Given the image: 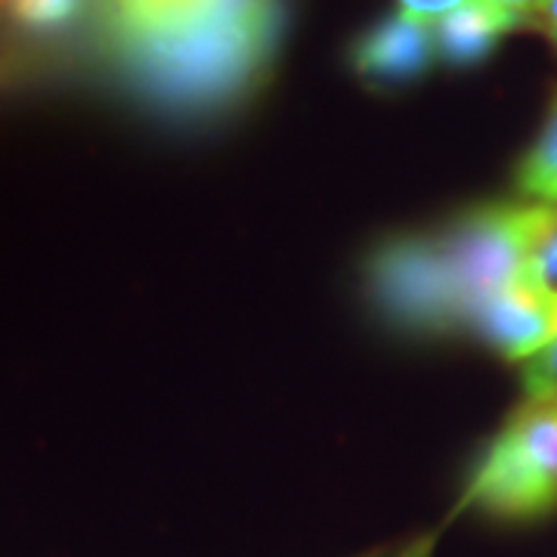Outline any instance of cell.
<instances>
[{"instance_id":"6da1fadb","label":"cell","mask_w":557,"mask_h":557,"mask_svg":"<svg viewBox=\"0 0 557 557\" xmlns=\"http://www.w3.org/2000/svg\"><path fill=\"white\" fill-rule=\"evenodd\" d=\"M121 75L143 100L205 115L267 78L285 32V0H106Z\"/></svg>"},{"instance_id":"7a4b0ae2","label":"cell","mask_w":557,"mask_h":557,"mask_svg":"<svg viewBox=\"0 0 557 557\" xmlns=\"http://www.w3.org/2000/svg\"><path fill=\"white\" fill-rule=\"evenodd\" d=\"M552 214V205L536 201H490L434 233L468 329L486 300L527 276L533 248Z\"/></svg>"},{"instance_id":"3957f363","label":"cell","mask_w":557,"mask_h":557,"mask_svg":"<svg viewBox=\"0 0 557 557\" xmlns=\"http://www.w3.org/2000/svg\"><path fill=\"white\" fill-rule=\"evenodd\" d=\"M498 520H542L557 511V403L527 399L505 421L468 483L461 508Z\"/></svg>"},{"instance_id":"277c9868","label":"cell","mask_w":557,"mask_h":557,"mask_svg":"<svg viewBox=\"0 0 557 557\" xmlns=\"http://www.w3.org/2000/svg\"><path fill=\"white\" fill-rule=\"evenodd\" d=\"M369 298L381 317L409 335H449L468 329L434 233L384 239L366 260Z\"/></svg>"},{"instance_id":"5b68a950","label":"cell","mask_w":557,"mask_h":557,"mask_svg":"<svg viewBox=\"0 0 557 557\" xmlns=\"http://www.w3.org/2000/svg\"><path fill=\"white\" fill-rule=\"evenodd\" d=\"M471 329L498 357L527 362L557 338V292L536 278H518L480 307Z\"/></svg>"},{"instance_id":"8992f818","label":"cell","mask_w":557,"mask_h":557,"mask_svg":"<svg viewBox=\"0 0 557 557\" xmlns=\"http://www.w3.org/2000/svg\"><path fill=\"white\" fill-rule=\"evenodd\" d=\"M437 60L434 25L391 13L350 44V69L369 87H406L421 81Z\"/></svg>"},{"instance_id":"52a82bcc","label":"cell","mask_w":557,"mask_h":557,"mask_svg":"<svg viewBox=\"0 0 557 557\" xmlns=\"http://www.w3.org/2000/svg\"><path fill=\"white\" fill-rule=\"evenodd\" d=\"M520 28H533V22L490 0H468L434 25L437 60L449 69H474L490 60L498 44Z\"/></svg>"},{"instance_id":"ba28073f","label":"cell","mask_w":557,"mask_h":557,"mask_svg":"<svg viewBox=\"0 0 557 557\" xmlns=\"http://www.w3.org/2000/svg\"><path fill=\"white\" fill-rule=\"evenodd\" d=\"M515 183L523 201L557 208V94L552 97L548 115L542 121L536 139L520 159Z\"/></svg>"},{"instance_id":"9c48e42d","label":"cell","mask_w":557,"mask_h":557,"mask_svg":"<svg viewBox=\"0 0 557 557\" xmlns=\"http://www.w3.org/2000/svg\"><path fill=\"white\" fill-rule=\"evenodd\" d=\"M0 10L25 32H60L78 20L84 0H0Z\"/></svg>"},{"instance_id":"30bf717a","label":"cell","mask_w":557,"mask_h":557,"mask_svg":"<svg viewBox=\"0 0 557 557\" xmlns=\"http://www.w3.org/2000/svg\"><path fill=\"white\" fill-rule=\"evenodd\" d=\"M520 384H523L527 399L557 403V338L542 354H536V357L523 362Z\"/></svg>"},{"instance_id":"8fae6325","label":"cell","mask_w":557,"mask_h":557,"mask_svg":"<svg viewBox=\"0 0 557 557\" xmlns=\"http://www.w3.org/2000/svg\"><path fill=\"white\" fill-rule=\"evenodd\" d=\"M527 276L536 278L539 285L555 288L557 292V208L555 214H552V220H548V226H545V233L539 236L536 248H533V258H530Z\"/></svg>"},{"instance_id":"7c38bea8","label":"cell","mask_w":557,"mask_h":557,"mask_svg":"<svg viewBox=\"0 0 557 557\" xmlns=\"http://www.w3.org/2000/svg\"><path fill=\"white\" fill-rule=\"evenodd\" d=\"M399 13L412 16V20L424 22V25H437L443 16H449L453 10H458L468 0H397Z\"/></svg>"},{"instance_id":"4fadbf2b","label":"cell","mask_w":557,"mask_h":557,"mask_svg":"<svg viewBox=\"0 0 557 557\" xmlns=\"http://www.w3.org/2000/svg\"><path fill=\"white\" fill-rule=\"evenodd\" d=\"M490 3H496L502 10H511V13H520V16H527V20L533 22V28H536L539 13L545 10V0H490Z\"/></svg>"},{"instance_id":"5bb4252c","label":"cell","mask_w":557,"mask_h":557,"mask_svg":"<svg viewBox=\"0 0 557 557\" xmlns=\"http://www.w3.org/2000/svg\"><path fill=\"white\" fill-rule=\"evenodd\" d=\"M536 28H542V32H545V38L552 40L557 50V0H545V10L539 13Z\"/></svg>"},{"instance_id":"9a60e30c","label":"cell","mask_w":557,"mask_h":557,"mask_svg":"<svg viewBox=\"0 0 557 557\" xmlns=\"http://www.w3.org/2000/svg\"><path fill=\"white\" fill-rule=\"evenodd\" d=\"M431 548H434V536L418 539V542H412L409 548L394 552V555H381V557H431Z\"/></svg>"}]
</instances>
